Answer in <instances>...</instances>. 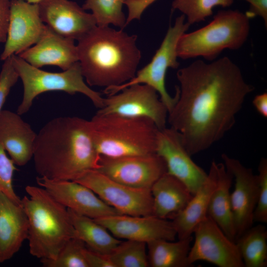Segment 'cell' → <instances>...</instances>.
Listing matches in <instances>:
<instances>
[{
    "label": "cell",
    "mask_w": 267,
    "mask_h": 267,
    "mask_svg": "<svg viewBox=\"0 0 267 267\" xmlns=\"http://www.w3.org/2000/svg\"><path fill=\"white\" fill-rule=\"evenodd\" d=\"M177 77L178 97L167 122L192 156L210 148L234 126L254 88L225 56L209 63L197 60L178 70Z\"/></svg>",
    "instance_id": "1"
},
{
    "label": "cell",
    "mask_w": 267,
    "mask_h": 267,
    "mask_svg": "<svg viewBox=\"0 0 267 267\" xmlns=\"http://www.w3.org/2000/svg\"><path fill=\"white\" fill-rule=\"evenodd\" d=\"M39 177L74 181L99 168L100 155L89 121L60 117L48 122L37 134L33 158Z\"/></svg>",
    "instance_id": "2"
},
{
    "label": "cell",
    "mask_w": 267,
    "mask_h": 267,
    "mask_svg": "<svg viewBox=\"0 0 267 267\" xmlns=\"http://www.w3.org/2000/svg\"><path fill=\"white\" fill-rule=\"evenodd\" d=\"M137 36L109 26H96L77 45L82 74L90 86L109 88L132 79L141 55Z\"/></svg>",
    "instance_id": "3"
},
{
    "label": "cell",
    "mask_w": 267,
    "mask_h": 267,
    "mask_svg": "<svg viewBox=\"0 0 267 267\" xmlns=\"http://www.w3.org/2000/svg\"><path fill=\"white\" fill-rule=\"evenodd\" d=\"M21 199L28 223L30 253L38 259H55L66 242L76 237L68 209L44 188L28 185Z\"/></svg>",
    "instance_id": "4"
},
{
    "label": "cell",
    "mask_w": 267,
    "mask_h": 267,
    "mask_svg": "<svg viewBox=\"0 0 267 267\" xmlns=\"http://www.w3.org/2000/svg\"><path fill=\"white\" fill-rule=\"evenodd\" d=\"M89 122L100 156L118 158L156 153L160 129L149 119L96 113Z\"/></svg>",
    "instance_id": "5"
},
{
    "label": "cell",
    "mask_w": 267,
    "mask_h": 267,
    "mask_svg": "<svg viewBox=\"0 0 267 267\" xmlns=\"http://www.w3.org/2000/svg\"><path fill=\"white\" fill-rule=\"evenodd\" d=\"M250 18L237 10H220L208 25L178 39L177 53L182 59L214 60L225 49L236 50L246 41Z\"/></svg>",
    "instance_id": "6"
},
{
    "label": "cell",
    "mask_w": 267,
    "mask_h": 267,
    "mask_svg": "<svg viewBox=\"0 0 267 267\" xmlns=\"http://www.w3.org/2000/svg\"><path fill=\"white\" fill-rule=\"evenodd\" d=\"M11 58L23 85V98L17 110L19 115L30 110L36 96L50 91H62L70 94L82 93L96 108L103 107L104 98L85 83L79 62L63 72H50L32 66L17 55H12Z\"/></svg>",
    "instance_id": "7"
},
{
    "label": "cell",
    "mask_w": 267,
    "mask_h": 267,
    "mask_svg": "<svg viewBox=\"0 0 267 267\" xmlns=\"http://www.w3.org/2000/svg\"><path fill=\"white\" fill-rule=\"evenodd\" d=\"M185 16L178 17L173 26H170L167 32L151 61L140 70L129 81L119 86L106 88L104 93L109 95L117 93L121 89L135 84L147 85L155 89L166 106L168 113L176 104L178 97V87L174 97L168 92L165 86V78L169 68L177 69L179 65L177 61V46L178 39L190 26L185 22Z\"/></svg>",
    "instance_id": "8"
},
{
    "label": "cell",
    "mask_w": 267,
    "mask_h": 267,
    "mask_svg": "<svg viewBox=\"0 0 267 267\" xmlns=\"http://www.w3.org/2000/svg\"><path fill=\"white\" fill-rule=\"evenodd\" d=\"M74 181L90 188L120 214L134 216L152 215L150 189L136 188L124 185L96 170L87 171Z\"/></svg>",
    "instance_id": "9"
},
{
    "label": "cell",
    "mask_w": 267,
    "mask_h": 267,
    "mask_svg": "<svg viewBox=\"0 0 267 267\" xmlns=\"http://www.w3.org/2000/svg\"><path fill=\"white\" fill-rule=\"evenodd\" d=\"M152 120L159 129L166 127L168 110L157 91L145 84H135L104 98L96 112Z\"/></svg>",
    "instance_id": "10"
},
{
    "label": "cell",
    "mask_w": 267,
    "mask_h": 267,
    "mask_svg": "<svg viewBox=\"0 0 267 267\" xmlns=\"http://www.w3.org/2000/svg\"><path fill=\"white\" fill-rule=\"evenodd\" d=\"M193 233L194 241L188 256L190 264L202 261L219 267H244L236 242L209 216L197 225Z\"/></svg>",
    "instance_id": "11"
},
{
    "label": "cell",
    "mask_w": 267,
    "mask_h": 267,
    "mask_svg": "<svg viewBox=\"0 0 267 267\" xmlns=\"http://www.w3.org/2000/svg\"><path fill=\"white\" fill-rule=\"evenodd\" d=\"M96 170L118 182L140 189H150L167 172L165 162L156 153L118 158L100 156Z\"/></svg>",
    "instance_id": "12"
},
{
    "label": "cell",
    "mask_w": 267,
    "mask_h": 267,
    "mask_svg": "<svg viewBox=\"0 0 267 267\" xmlns=\"http://www.w3.org/2000/svg\"><path fill=\"white\" fill-rule=\"evenodd\" d=\"M223 163L235 180L234 189L230 193L236 240L253 224L254 213L258 199L259 183L257 175L238 160L226 154L222 155Z\"/></svg>",
    "instance_id": "13"
},
{
    "label": "cell",
    "mask_w": 267,
    "mask_h": 267,
    "mask_svg": "<svg viewBox=\"0 0 267 267\" xmlns=\"http://www.w3.org/2000/svg\"><path fill=\"white\" fill-rule=\"evenodd\" d=\"M156 153L165 162L167 173L183 183L193 195L206 181L208 173L192 160L179 134L174 129L159 130Z\"/></svg>",
    "instance_id": "14"
},
{
    "label": "cell",
    "mask_w": 267,
    "mask_h": 267,
    "mask_svg": "<svg viewBox=\"0 0 267 267\" xmlns=\"http://www.w3.org/2000/svg\"><path fill=\"white\" fill-rule=\"evenodd\" d=\"M46 28L40 17L37 3L11 0L7 37L1 60L18 55L34 45L42 37Z\"/></svg>",
    "instance_id": "15"
},
{
    "label": "cell",
    "mask_w": 267,
    "mask_h": 267,
    "mask_svg": "<svg viewBox=\"0 0 267 267\" xmlns=\"http://www.w3.org/2000/svg\"><path fill=\"white\" fill-rule=\"evenodd\" d=\"M37 183L68 209L93 219L120 214L87 186L72 180L38 177Z\"/></svg>",
    "instance_id": "16"
},
{
    "label": "cell",
    "mask_w": 267,
    "mask_h": 267,
    "mask_svg": "<svg viewBox=\"0 0 267 267\" xmlns=\"http://www.w3.org/2000/svg\"><path fill=\"white\" fill-rule=\"evenodd\" d=\"M117 238L147 243L156 239L175 241L177 232L172 222L153 215H115L94 219Z\"/></svg>",
    "instance_id": "17"
},
{
    "label": "cell",
    "mask_w": 267,
    "mask_h": 267,
    "mask_svg": "<svg viewBox=\"0 0 267 267\" xmlns=\"http://www.w3.org/2000/svg\"><path fill=\"white\" fill-rule=\"evenodd\" d=\"M42 21L64 37L78 40L96 26L91 13L69 0H41L37 3Z\"/></svg>",
    "instance_id": "18"
},
{
    "label": "cell",
    "mask_w": 267,
    "mask_h": 267,
    "mask_svg": "<svg viewBox=\"0 0 267 267\" xmlns=\"http://www.w3.org/2000/svg\"><path fill=\"white\" fill-rule=\"evenodd\" d=\"M74 41L56 33L47 26L36 44L17 55L36 68L52 65L66 70L78 62Z\"/></svg>",
    "instance_id": "19"
},
{
    "label": "cell",
    "mask_w": 267,
    "mask_h": 267,
    "mask_svg": "<svg viewBox=\"0 0 267 267\" xmlns=\"http://www.w3.org/2000/svg\"><path fill=\"white\" fill-rule=\"evenodd\" d=\"M37 135L17 113L0 112V144L15 165L23 166L33 158Z\"/></svg>",
    "instance_id": "20"
},
{
    "label": "cell",
    "mask_w": 267,
    "mask_h": 267,
    "mask_svg": "<svg viewBox=\"0 0 267 267\" xmlns=\"http://www.w3.org/2000/svg\"><path fill=\"white\" fill-rule=\"evenodd\" d=\"M29 223L22 204L0 191V263L11 259L28 238Z\"/></svg>",
    "instance_id": "21"
},
{
    "label": "cell",
    "mask_w": 267,
    "mask_h": 267,
    "mask_svg": "<svg viewBox=\"0 0 267 267\" xmlns=\"http://www.w3.org/2000/svg\"><path fill=\"white\" fill-rule=\"evenodd\" d=\"M152 215L161 219L173 218L188 204L193 194L181 181L167 172L150 188Z\"/></svg>",
    "instance_id": "22"
},
{
    "label": "cell",
    "mask_w": 267,
    "mask_h": 267,
    "mask_svg": "<svg viewBox=\"0 0 267 267\" xmlns=\"http://www.w3.org/2000/svg\"><path fill=\"white\" fill-rule=\"evenodd\" d=\"M217 162L211 164L206 181L193 195L185 207L173 218L172 222L178 239L192 236L197 225L207 215L211 195L217 182Z\"/></svg>",
    "instance_id": "23"
},
{
    "label": "cell",
    "mask_w": 267,
    "mask_h": 267,
    "mask_svg": "<svg viewBox=\"0 0 267 267\" xmlns=\"http://www.w3.org/2000/svg\"><path fill=\"white\" fill-rule=\"evenodd\" d=\"M216 185L210 199L207 215L230 239L235 242L236 232L230 193L233 177L223 163H216Z\"/></svg>",
    "instance_id": "24"
},
{
    "label": "cell",
    "mask_w": 267,
    "mask_h": 267,
    "mask_svg": "<svg viewBox=\"0 0 267 267\" xmlns=\"http://www.w3.org/2000/svg\"><path fill=\"white\" fill-rule=\"evenodd\" d=\"M76 237L86 247L97 253L109 255L121 241L94 219L68 209Z\"/></svg>",
    "instance_id": "25"
},
{
    "label": "cell",
    "mask_w": 267,
    "mask_h": 267,
    "mask_svg": "<svg viewBox=\"0 0 267 267\" xmlns=\"http://www.w3.org/2000/svg\"><path fill=\"white\" fill-rule=\"evenodd\" d=\"M192 236L178 241L156 239L146 243L149 266L152 267H191L188 256Z\"/></svg>",
    "instance_id": "26"
},
{
    "label": "cell",
    "mask_w": 267,
    "mask_h": 267,
    "mask_svg": "<svg viewBox=\"0 0 267 267\" xmlns=\"http://www.w3.org/2000/svg\"><path fill=\"white\" fill-rule=\"evenodd\" d=\"M235 242L244 267L267 266V230L265 225H252Z\"/></svg>",
    "instance_id": "27"
},
{
    "label": "cell",
    "mask_w": 267,
    "mask_h": 267,
    "mask_svg": "<svg viewBox=\"0 0 267 267\" xmlns=\"http://www.w3.org/2000/svg\"><path fill=\"white\" fill-rule=\"evenodd\" d=\"M125 0H86L82 6L84 10H90L98 26L110 24L123 29L126 26L123 5Z\"/></svg>",
    "instance_id": "28"
},
{
    "label": "cell",
    "mask_w": 267,
    "mask_h": 267,
    "mask_svg": "<svg viewBox=\"0 0 267 267\" xmlns=\"http://www.w3.org/2000/svg\"><path fill=\"white\" fill-rule=\"evenodd\" d=\"M114 267H147L149 266L146 243L126 240L108 255Z\"/></svg>",
    "instance_id": "29"
},
{
    "label": "cell",
    "mask_w": 267,
    "mask_h": 267,
    "mask_svg": "<svg viewBox=\"0 0 267 267\" xmlns=\"http://www.w3.org/2000/svg\"><path fill=\"white\" fill-rule=\"evenodd\" d=\"M234 0H174L172 7L181 11L186 16L191 25L203 21L213 14V8L217 6L229 7Z\"/></svg>",
    "instance_id": "30"
},
{
    "label": "cell",
    "mask_w": 267,
    "mask_h": 267,
    "mask_svg": "<svg viewBox=\"0 0 267 267\" xmlns=\"http://www.w3.org/2000/svg\"><path fill=\"white\" fill-rule=\"evenodd\" d=\"M85 244L75 237L69 239L55 259H40L44 267H89L85 251Z\"/></svg>",
    "instance_id": "31"
},
{
    "label": "cell",
    "mask_w": 267,
    "mask_h": 267,
    "mask_svg": "<svg viewBox=\"0 0 267 267\" xmlns=\"http://www.w3.org/2000/svg\"><path fill=\"white\" fill-rule=\"evenodd\" d=\"M16 170L15 165L9 158L0 144V191L16 203L21 204V199L16 194L12 184L13 177Z\"/></svg>",
    "instance_id": "32"
},
{
    "label": "cell",
    "mask_w": 267,
    "mask_h": 267,
    "mask_svg": "<svg viewBox=\"0 0 267 267\" xmlns=\"http://www.w3.org/2000/svg\"><path fill=\"white\" fill-rule=\"evenodd\" d=\"M259 190L257 204L254 213V221L267 222V159L262 158L258 166Z\"/></svg>",
    "instance_id": "33"
},
{
    "label": "cell",
    "mask_w": 267,
    "mask_h": 267,
    "mask_svg": "<svg viewBox=\"0 0 267 267\" xmlns=\"http://www.w3.org/2000/svg\"><path fill=\"white\" fill-rule=\"evenodd\" d=\"M19 78L10 56L4 60L0 73V112L11 88Z\"/></svg>",
    "instance_id": "34"
},
{
    "label": "cell",
    "mask_w": 267,
    "mask_h": 267,
    "mask_svg": "<svg viewBox=\"0 0 267 267\" xmlns=\"http://www.w3.org/2000/svg\"><path fill=\"white\" fill-rule=\"evenodd\" d=\"M157 0H125L128 9L126 24H129L133 20H139L144 11Z\"/></svg>",
    "instance_id": "35"
},
{
    "label": "cell",
    "mask_w": 267,
    "mask_h": 267,
    "mask_svg": "<svg viewBox=\"0 0 267 267\" xmlns=\"http://www.w3.org/2000/svg\"><path fill=\"white\" fill-rule=\"evenodd\" d=\"M11 0H0V43H5L8 30Z\"/></svg>",
    "instance_id": "36"
},
{
    "label": "cell",
    "mask_w": 267,
    "mask_h": 267,
    "mask_svg": "<svg viewBox=\"0 0 267 267\" xmlns=\"http://www.w3.org/2000/svg\"><path fill=\"white\" fill-rule=\"evenodd\" d=\"M85 254L89 267H114L108 255L94 252L87 247Z\"/></svg>",
    "instance_id": "37"
},
{
    "label": "cell",
    "mask_w": 267,
    "mask_h": 267,
    "mask_svg": "<svg viewBox=\"0 0 267 267\" xmlns=\"http://www.w3.org/2000/svg\"><path fill=\"white\" fill-rule=\"evenodd\" d=\"M250 4L246 15L250 19L256 16L261 17L267 26V0H244Z\"/></svg>",
    "instance_id": "38"
},
{
    "label": "cell",
    "mask_w": 267,
    "mask_h": 267,
    "mask_svg": "<svg viewBox=\"0 0 267 267\" xmlns=\"http://www.w3.org/2000/svg\"><path fill=\"white\" fill-rule=\"evenodd\" d=\"M253 104L257 111L263 117H267V93L257 95L253 100Z\"/></svg>",
    "instance_id": "39"
},
{
    "label": "cell",
    "mask_w": 267,
    "mask_h": 267,
    "mask_svg": "<svg viewBox=\"0 0 267 267\" xmlns=\"http://www.w3.org/2000/svg\"><path fill=\"white\" fill-rule=\"evenodd\" d=\"M31 3H38L41 0H23Z\"/></svg>",
    "instance_id": "40"
}]
</instances>
